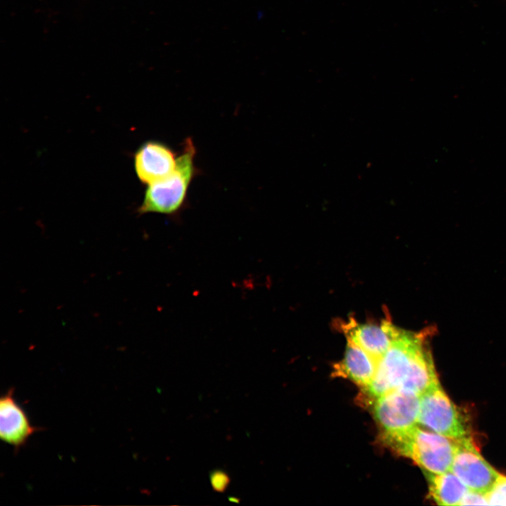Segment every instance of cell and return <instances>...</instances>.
Wrapping results in <instances>:
<instances>
[{
    "mask_svg": "<svg viewBox=\"0 0 506 506\" xmlns=\"http://www.w3.org/2000/svg\"><path fill=\"white\" fill-rule=\"evenodd\" d=\"M455 442L450 471L469 490L486 494L500 473L481 456L470 436L455 440Z\"/></svg>",
    "mask_w": 506,
    "mask_h": 506,
    "instance_id": "obj_6",
    "label": "cell"
},
{
    "mask_svg": "<svg viewBox=\"0 0 506 506\" xmlns=\"http://www.w3.org/2000/svg\"><path fill=\"white\" fill-rule=\"evenodd\" d=\"M176 153L164 143L149 141L142 144L134 155V168L138 179L147 185L160 181L174 171Z\"/></svg>",
    "mask_w": 506,
    "mask_h": 506,
    "instance_id": "obj_7",
    "label": "cell"
},
{
    "mask_svg": "<svg viewBox=\"0 0 506 506\" xmlns=\"http://www.w3.org/2000/svg\"><path fill=\"white\" fill-rule=\"evenodd\" d=\"M488 501L485 493L469 490L459 505H487Z\"/></svg>",
    "mask_w": 506,
    "mask_h": 506,
    "instance_id": "obj_14",
    "label": "cell"
},
{
    "mask_svg": "<svg viewBox=\"0 0 506 506\" xmlns=\"http://www.w3.org/2000/svg\"><path fill=\"white\" fill-rule=\"evenodd\" d=\"M196 149L190 138L184 141L174 171L167 178L148 185L139 214L158 213L176 216L185 207L189 186L197 174Z\"/></svg>",
    "mask_w": 506,
    "mask_h": 506,
    "instance_id": "obj_1",
    "label": "cell"
},
{
    "mask_svg": "<svg viewBox=\"0 0 506 506\" xmlns=\"http://www.w3.org/2000/svg\"><path fill=\"white\" fill-rule=\"evenodd\" d=\"M418 424L453 440L469 436L464 415L439 381L420 395Z\"/></svg>",
    "mask_w": 506,
    "mask_h": 506,
    "instance_id": "obj_4",
    "label": "cell"
},
{
    "mask_svg": "<svg viewBox=\"0 0 506 506\" xmlns=\"http://www.w3.org/2000/svg\"><path fill=\"white\" fill-rule=\"evenodd\" d=\"M420 406V394L398 388L376 398L373 412L384 434H394L417 426Z\"/></svg>",
    "mask_w": 506,
    "mask_h": 506,
    "instance_id": "obj_5",
    "label": "cell"
},
{
    "mask_svg": "<svg viewBox=\"0 0 506 506\" xmlns=\"http://www.w3.org/2000/svg\"><path fill=\"white\" fill-rule=\"evenodd\" d=\"M341 327L346 339L356 343L377 362L391 346L397 327L389 320L381 325H372L359 324L351 318L342 323Z\"/></svg>",
    "mask_w": 506,
    "mask_h": 506,
    "instance_id": "obj_9",
    "label": "cell"
},
{
    "mask_svg": "<svg viewBox=\"0 0 506 506\" xmlns=\"http://www.w3.org/2000/svg\"><path fill=\"white\" fill-rule=\"evenodd\" d=\"M384 439L424 472L439 474L450 470L455 446L453 439L417 426L402 433L384 434Z\"/></svg>",
    "mask_w": 506,
    "mask_h": 506,
    "instance_id": "obj_2",
    "label": "cell"
},
{
    "mask_svg": "<svg viewBox=\"0 0 506 506\" xmlns=\"http://www.w3.org/2000/svg\"><path fill=\"white\" fill-rule=\"evenodd\" d=\"M486 495L489 505H506V476L500 474L495 484Z\"/></svg>",
    "mask_w": 506,
    "mask_h": 506,
    "instance_id": "obj_12",
    "label": "cell"
},
{
    "mask_svg": "<svg viewBox=\"0 0 506 506\" xmlns=\"http://www.w3.org/2000/svg\"><path fill=\"white\" fill-rule=\"evenodd\" d=\"M228 500L233 502H240V499L236 497H229Z\"/></svg>",
    "mask_w": 506,
    "mask_h": 506,
    "instance_id": "obj_15",
    "label": "cell"
},
{
    "mask_svg": "<svg viewBox=\"0 0 506 506\" xmlns=\"http://www.w3.org/2000/svg\"><path fill=\"white\" fill-rule=\"evenodd\" d=\"M377 363L364 349L347 339L344 358L335 366L334 372L366 389L374 377Z\"/></svg>",
    "mask_w": 506,
    "mask_h": 506,
    "instance_id": "obj_10",
    "label": "cell"
},
{
    "mask_svg": "<svg viewBox=\"0 0 506 506\" xmlns=\"http://www.w3.org/2000/svg\"><path fill=\"white\" fill-rule=\"evenodd\" d=\"M429 495L439 505H459L469 488L450 470L434 474L425 472Z\"/></svg>",
    "mask_w": 506,
    "mask_h": 506,
    "instance_id": "obj_11",
    "label": "cell"
},
{
    "mask_svg": "<svg viewBox=\"0 0 506 506\" xmlns=\"http://www.w3.org/2000/svg\"><path fill=\"white\" fill-rule=\"evenodd\" d=\"M209 480L213 490L218 493L224 492L231 482L228 475L221 469L212 471L209 474Z\"/></svg>",
    "mask_w": 506,
    "mask_h": 506,
    "instance_id": "obj_13",
    "label": "cell"
},
{
    "mask_svg": "<svg viewBox=\"0 0 506 506\" xmlns=\"http://www.w3.org/2000/svg\"><path fill=\"white\" fill-rule=\"evenodd\" d=\"M39 428L32 425L10 389L0 398V437L5 443L20 449Z\"/></svg>",
    "mask_w": 506,
    "mask_h": 506,
    "instance_id": "obj_8",
    "label": "cell"
},
{
    "mask_svg": "<svg viewBox=\"0 0 506 506\" xmlns=\"http://www.w3.org/2000/svg\"><path fill=\"white\" fill-rule=\"evenodd\" d=\"M429 331L413 332L396 327L392 343L377 361L374 377L365 389L376 398L401 388L410 371L414 358L427 344Z\"/></svg>",
    "mask_w": 506,
    "mask_h": 506,
    "instance_id": "obj_3",
    "label": "cell"
}]
</instances>
